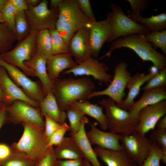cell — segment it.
<instances>
[{"instance_id":"cell-1","label":"cell","mask_w":166,"mask_h":166,"mask_svg":"<svg viewBox=\"0 0 166 166\" xmlns=\"http://www.w3.org/2000/svg\"><path fill=\"white\" fill-rule=\"evenodd\" d=\"M95 88V84L89 77H70L53 81L52 92L59 108L65 111L74 102L88 99Z\"/></svg>"},{"instance_id":"cell-2","label":"cell","mask_w":166,"mask_h":166,"mask_svg":"<svg viewBox=\"0 0 166 166\" xmlns=\"http://www.w3.org/2000/svg\"><path fill=\"white\" fill-rule=\"evenodd\" d=\"M127 48L133 51L143 61L151 62L160 70L166 67V57L156 51L152 44L148 42L144 35L135 34L119 38L113 41L106 53L100 58H110L115 49Z\"/></svg>"},{"instance_id":"cell-3","label":"cell","mask_w":166,"mask_h":166,"mask_svg":"<svg viewBox=\"0 0 166 166\" xmlns=\"http://www.w3.org/2000/svg\"><path fill=\"white\" fill-rule=\"evenodd\" d=\"M58 8V15L55 28L68 45L77 30L90 26L92 21L81 11L77 0H63Z\"/></svg>"},{"instance_id":"cell-4","label":"cell","mask_w":166,"mask_h":166,"mask_svg":"<svg viewBox=\"0 0 166 166\" xmlns=\"http://www.w3.org/2000/svg\"><path fill=\"white\" fill-rule=\"evenodd\" d=\"M22 125L23 131L21 136L11 146L15 152L36 162L49 148L48 139L44 129L25 123Z\"/></svg>"},{"instance_id":"cell-5","label":"cell","mask_w":166,"mask_h":166,"mask_svg":"<svg viewBox=\"0 0 166 166\" xmlns=\"http://www.w3.org/2000/svg\"><path fill=\"white\" fill-rule=\"evenodd\" d=\"M99 103L105 110L108 129L109 132L126 135L135 131L138 120L132 118L128 111L121 108L109 97L102 99Z\"/></svg>"},{"instance_id":"cell-6","label":"cell","mask_w":166,"mask_h":166,"mask_svg":"<svg viewBox=\"0 0 166 166\" xmlns=\"http://www.w3.org/2000/svg\"><path fill=\"white\" fill-rule=\"evenodd\" d=\"M110 8L111 10L107 14L106 19L111 26L112 32L107 42L130 35H144L150 32L146 27L126 15L120 6L111 3Z\"/></svg>"},{"instance_id":"cell-7","label":"cell","mask_w":166,"mask_h":166,"mask_svg":"<svg viewBox=\"0 0 166 166\" xmlns=\"http://www.w3.org/2000/svg\"><path fill=\"white\" fill-rule=\"evenodd\" d=\"M38 32L31 30L14 48L0 54V58L19 68L27 76H35L32 70L24 63L35 53V40Z\"/></svg>"},{"instance_id":"cell-8","label":"cell","mask_w":166,"mask_h":166,"mask_svg":"<svg viewBox=\"0 0 166 166\" xmlns=\"http://www.w3.org/2000/svg\"><path fill=\"white\" fill-rule=\"evenodd\" d=\"M127 65L124 61L119 63L114 69L113 79L108 87L100 91H93L89 95L88 99L102 96H107L120 106L125 96L124 90L132 76L127 69Z\"/></svg>"},{"instance_id":"cell-9","label":"cell","mask_w":166,"mask_h":166,"mask_svg":"<svg viewBox=\"0 0 166 166\" xmlns=\"http://www.w3.org/2000/svg\"><path fill=\"white\" fill-rule=\"evenodd\" d=\"M6 111L8 122L14 124L25 123L44 129V117L39 108L18 100L6 105Z\"/></svg>"},{"instance_id":"cell-10","label":"cell","mask_w":166,"mask_h":166,"mask_svg":"<svg viewBox=\"0 0 166 166\" xmlns=\"http://www.w3.org/2000/svg\"><path fill=\"white\" fill-rule=\"evenodd\" d=\"M25 13L30 31L49 30L55 28L58 9L49 8L47 0L41 1L36 6H28Z\"/></svg>"},{"instance_id":"cell-11","label":"cell","mask_w":166,"mask_h":166,"mask_svg":"<svg viewBox=\"0 0 166 166\" xmlns=\"http://www.w3.org/2000/svg\"><path fill=\"white\" fill-rule=\"evenodd\" d=\"M120 140L125 153L137 166L142 164L150 153L153 145L149 138L135 131L128 135H120Z\"/></svg>"},{"instance_id":"cell-12","label":"cell","mask_w":166,"mask_h":166,"mask_svg":"<svg viewBox=\"0 0 166 166\" xmlns=\"http://www.w3.org/2000/svg\"><path fill=\"white\" fill-rule=\"evenodd\" d=\"M0 66L6 69L10 78L29 97L39 102L43 100L45 95L38 82L31 80L19 68L0 58Z\"/></svg>"},{"instance_id":"cell-13","label":"cell","mask_w":166,"mask_h":166,"mask_svg":"<svg viewBox=\"0 0 166 166\" xmlns=\"http://www.w3.org/2000/svg\"><path fill=\"white\" fill-rule=\"evenodd\" d=\"M109 69L105 63L91 57L73 68L64 71L63 74H71L75 76H91L100 82L109 84L113 77L108 73Z\"/></svg>"},{"instance_id":"cell-14","label":"cell","mask_w":166,"mask_h":166,"mask_svg":"<svg viewBox=\"0 0 166 166\" xmlns=\"http://www.w3.org/2000/svg\"><path fill=\"white\" fill-rule=\"evenodd\" d=\"M166 114V101H161L142 108L138 114L135 131L142 136L155 129L159 120Z\"/></svg>"},{"instance_id":"cell-15","label":"cell","mask_w":166,"mask_h":166,"mask_svg":"<svg viewBox=\"0 0 166 166\" xmlns=\"http://www.w3.org/2000/svg\"><path fill=\"white\" fill-rule=\"evenodd\" d=\"M0 85L4 92L3 101L6 106L19 100L25 101L34 107L39 108V102L27 96L10 78L6 69L1 66H0Z\"/></svg>"},{"instance_id":"cell-16","label":"cell","mask_w":166,"mask_h":166,"mask_svg":"<svg viewBox=\"0 0 166 166\" xmlns=\"http://www.w3.org/2000/svg\"><path fill=\"white\" fill-rule=\"evenodd\" d=\"M90 26L84 27L77 30L68 44V53L75 58L77 64L91 57L89 38Z\"/></svg>"},{"instance_id":"cell-17","label":"cell","mask_w":166,"mask_h":166,"mask_svg":"<svg viewBox=\"0 0 166 166\" xmlns=\"http://www.w3.org/2000/svg\"><path fill=\"white\" fill-rule=\"evenodd\" d=\"M112 32L108 20L92 22L89 27V42L91 56L97 58L104 43L109 38Z\"/></svg>"},{"instance_id":"cell-18","label":"cell","mask_w":166,"mask_h":166,"mask_svg":"<svg viewBox=\"0 0 166 166\" xmlns=\"http://www.w3.org/2000/svg\"><path fill=\"white\" fill-rule=\"evenodd\" d=\"M91 128L86 132L87 137L91 144L101 148L119 150L123 149L120 143V135L99 129L89 122Z\"/></svg>"},{"instance_id":"cell-19","label":"cell","mask_w":166,"mask_h":166,"mask_svg":"<svg viewBox=\"0 0 166 166\" xmlns=\"http://www.w3.org/2000/svg\"><path fill=\"white\" fill-rule=\"evenodd\" d=\"M89 122L85 116L82 120L79 130L75 133H70V137L76 143L84 159L88 161L92 166H102L87 136L85 126Z\"/></svg>"},{"instance_id":"cell-20","label":"cell","mask_w":166,"mask_h":166,"mask_svg":"<svg viewBox=\"0 0 166 166\" xmlns=\"http://www.w3.org/2000/svg\"><path fill=\"white\" fill-rule=\"evenodd\" d=\"M77 64L69 53L52 55L47 60L46 67L49 77L53 82L59 78L61 72L73 68Z\"/></svg>"},{"instance_id":"cell-21","label":"cell","mask_w":166,"mask_h":166,"mask_svg":"<svg viewBox=\"0 0 166 166\" xmlns=\"http://www.w3.org/2000/svg\"><path fill=\"white\" fill-rule=\"evenodd\" d=\"M166 99V86L144 91L141 98L135 102L128 110L133 118L138 120V114L143 108Z\"/></svg>"},{"instance_id":"cell-22","label":"cell","mask_w":166,"mask_h":166,"mask_svg":"<svg viewBox=\"0 0 166 166\" xmlns=\"http://www.w3.org/2000/svg\"><path fill=\"white\" fill-rule=\"evenodd\" d=\"M46 57L35 53L24 64L33 72L34 76L39 79L43 91L46 95L52 91L53 82L50 79L47 72Z\"/></svg>"},{"instance_id":"cell-23","label":"cell","mask_w":166,"mask_h":166,"mask_svg":"<svg viewBox=\"0 0 166 166\" xmlns=\"http://www.w3.org/2000/svg\"><path fill=\"white\" fill-rule=\"evenodd\" d=\"M93 149L98 157L107 166H137L135 162L126 155L123 148L113 150L96 146Z\"/></svg>"},{"instance_id":"cell-24","label":"cell","mask_w":166,"mask_h":166,"mask_svg":"<svg viewBox=\"0 0 166 166\" xmlns=\"http://www.w3.org/2000/svg\"><path fill=\"white\" fill-rule=\"evenodd\" d=\"M156 74L151 73L146 74L145 73L137 72L132 76L127 85L126 88L128 90V94L119 107L128 110L134 103V100L138 95L141 86Z\"/></svg>"},{"instance_id":"cell-25","label":"cell","mask_w":166,"mask_h":166,"mask_svg":"<svg viewBox=\"0 0 166 166\" xmlns=\"http://www.w3.org/2000/svg\"><path fill=\"white\" fill-rule=\"evenodd\" d=\"M39 104V108L43 115L45 114L61 124L65 122L67 118L65 111L59 108L52 91L46 95Z\"/></svg>"},{"instance_id":"cell-26","label":"cell","mask_w":166,"mask_h":166,"mask_svg":"<svg viewBox=\"0 0 166 166\" xmlns=\"http://www.w3.org/2000/svg\"><path fill=\"white\" fill-rule=\"evenodd\" d=\"M70 107L77 109L85 115H88L97 121L103 130L108 129L105 114L103 112V107L97 104L90 103L88 101H76L73 103Z\"/></svg>"},{"instance_id":"cell-27","label":"cell","mask_w":166,"mask_h":166,"mask_svg":"<svg viewBox=\"0 0 166 166\" xmlns=\"http://www.w3.org/2000/svg\"><path fill=\"white\" fill-rule=\"evenodd\" d=\"M128 16L146 27L150 32L161 31L166 30V14L162 13L148 18L133 13L130 10L127 11Z\"/></svg>"},{"instance_id":"cell-28","label":"cell","mask_w":166,"mask_h":166,"mask_svg":"<svg viewBox=\"0 0 166 166\" xmlns=\"http://www.w3.org/2000/svg\"><path fill=\"white\" fill-rule=\"evenodd\" d=\"M57 160L83 159L78 148L71 137H65L61 143L54 148Z\"/></svg>"},{"instance_id":"cell-29","label":"cell","mask_w":166,"mask_h":166,"mask_svg":"<svg viewBox=\"0 0 166 166\" xmlns=\"http://www.w3.org/2000/svg\"><path fill=\"white\" fill-rule=\"evenodd\" d=\"M35 53L47 59L52 55L51 38L49 30L38 32L35 40Z\"/></svg>"},{"instance_id":"cell-30","label":"cell","mask_w":166,"mask_h":166,"mask_svg":"<svg viewBox=\"0 0 166 166\" xmlns=\"http://www.w3.org/2000/svg\"><path fill=\"white\" fill-rule=\"evenodd\" d=\"M17 40L14 33L3 23H0V54L9 51Z\"/></svg>"},{"instance_id":"cell-31","label":"cell","mask_w":166,"mask_h":166,"mask_svg":"<svg viewBox=\"0 0 166 166\" xmlns=\"http://www.w3.org/2000/svg\"><path fill=\"white\" fill-rule=\"evenodd\" d=\"M15 35L17 40H20L25 38L30 31L25 11H18L15 21Z\"/></svg>"},{"instance_id":"cell-32","label":"cell","mask_w":166,"mask_h":166,"mask_svg":"<svg viewBox=\"0 0 166 166\" xmlns=\"http://www.w3.org/2000/svg\"><path fill=\"white\" fill-rule=\"evenodd\" d=\"M49 30L51 38L52 55L68 53V45L56 28Z\"/></svg>"},{"instance_id":"cell-33","label":"cell","mask_w":166,"mask_h":166,"mask_svg":"<svg viewBox=\"0 0 166 166\" xmlns=\"http://www.w3.org/2000/svg\"><path fill=\"white\" fill-rule=\"evenodd\" d=\"M147 41L156 47L160 48L166 55V30L161 31L150 32L144 35Z\"/></svg>"},{"instance_id":"cell-34","label":"cell","mask_w":166,"mask_h":166,"mask_svg":"<svg viewBox=\"0 0 166 166\" xmlns=\"http://www.w3.org/2000/svg\"><path fill=\"white\" fill-rule=\"evenodd\" d=\"M65 111L69 122L70 133H75L80 129L82 120L85 115L78 110L72 107Z\"/></svg>"},{"instance_id":"cell-35","label":"cell","mask_w":166,"mask_h":166,"mask_svg":"<svg viewBox=\"0 0 166 166\" xmlns=\"http://www.w3.org/2000/svg\"><path fill=\"white\" fill-rule=\"evenodd\" d=\"M17 12L10 0H8L5 7L1 12L2 14V23L6 25L15 34V21Z\"/></svg>"},{"instance_id":"cell-36","label":"cell","mask_w":166,"mask_h":166,"mask_svg":"<svg viewBox=\"0 0 166 166\" xmlns=\"http://www.w3.org/2000/svg\"><path fill=\"white\" fill-rule=\"evenodd\" d=\"M166 86V67L151 78L147 83L141 88L144 91Z\"/></svg>"},{"instance_id":"cell-37","label":"cell","mask_w":166,"mask_h":166,"mask_svg":"<svg viewBox=\"0 0 166 166\" xmlns=\"http://www.w3.org/2000/svg\"><path fill=\"white\" fill-rule=\"evenodd\" d=\"M149 138L154 145L166 154V130L157 128L152 130Z\"/></svg>"},{"instance_id":"cell-38","label":"cell","mask_w":166,"mask_h":166,"mask_svg":"<svg viewBox=\"0 0 166 166\" xmlns=\"http://www.w3.org/2000/svg\"><path fill=\"white\" fill-rule=\"evenodd\" d=\"M34 162L23 155L14 152L13 155L9 159L2 163V166H34Z\"/></svg>"},{"instance_id":"cell-39","label":"cell","mask_w":166,"mask_h":166,"mask_svg":"<svg viewBox=\"0 0 166 166\" xmlns=\"http://www.w3.org/2000/svg\"><path fill=\"white\" fill-rule=\"evenodd\" d=\"M68 131H70V127L66 122L61 124L60 127L49 137L48 147L56 146L60 144L63 140L65 134Z\"/></svg>"},{"instance_id":"cell-40","label":"cell","mask_w":166,"mask_h":166,"mask_svg":"<svg viewBox=\"0 0 166 166\" xmlns=\"http://www.w3.org/2000/svg\"><path fill=\"white\" fill-rule=\"evenodd\" d=\"M162 151L152 145L149 155L140 166H160Z\"/></svg>"},{"instance_id":"cell-41","label":"cell","mask_w":166,"mask_h":166,"mask_svg":"<svg viewBox=\"0 0 166 166\" xmlns=\"http://www.w3.org/2000/svg\"><path fill=\"white\" fill-rule=\"evenodd\" d=\"M57 160L54 153V148L50 147L36 162L34 166H56Z\"/></svg>"},{"instance_id":"cell-42","label":"cell","mask_w":166,"mask_h":166,"mask_svg":"<svg viewBox=\"0 0 166 166\" xmlns=\"http://www.w3.org/2000/svg\"><path fill=\"white\" fill-rule=\"evenodd\" d=\"M43 116L45 121L44 132L49 140L50 136L60 127L61 124L45 114H44Z\"/></svg>"},{"instance_id":"cell-43","label":"cell","mask_w":166,"mask_h":166,"mask_svg":"<svg viewBox=\"0 0 166 166\" xmlns=\"http://www.w3.org/2000/svg\"><path fill=\"white\" fill-rule=\"evenodd\" d=\"M133 13L140 15L148 8L149 1L148 0H127Z\"/></svg>"},{"instance_id":"cell-44","label":"cell","mask_w":166,"mask_h":166,"mask_svg":"<svg viewBox=\"0 0 166 166\" xmlns=\"http://www.w3.org/2000/svg\"><path fill=\"white\" fill-rule=\"evenodd\" d=\"M79 7L83 14L90 20L96 21V18L89 0H77Z\"/></svg>"},{"instance_id":"cell-45","label":"cell","mask_w":166,"mask_h":166,"mask_svg":"<svg viewBox=\"0 0 166 166\" xmlns=\"http://www.w3.org/2000/svg\"><path fill=\"white\" fill-rule=\"evenodd\" d=\"M14 152L11 145L0 143V164L10 159Z\"/></svg>"},{"instance_id":"cell-46","label":"cell","mask_w":166,"mask_h":166,"mask_svg":"<svg viewBox=\"0 0 166 166\" xmlns=\"http://www.w3.org/2000/svg\"><path fill=\"white\" fill-rule=\"evenodd\" d=\"M84 160H57L56 166H84Z\"/></svg>"},{"instance_id":"cell-47","label":"cell","mask_w":166,"mask_h":166,"mask_svg":"<svg viewBox=\"0 0 166 166\" xmlns=\"http://www.w3.org/2000/svg\"><path fill=\"white\" fill-rule=\"evenodd\" d=\"M17 11L26 10L28 6L25 0H10Z\"/></svg>"},{"instance_id":"cell-48","label":"cell","mask_w":166,"mask_h":166,"mask_svg":"<svg viewBox=\"0 0 166 166\" xmlns=\"http://www.w3.org/2000/svg\"><path fill=\"white\" fill-rule=\"evenodd\" d=\"M8 122V121L6 111V105L5 104L0 112V129L4 125Z\"/></svg>"},{"instance_id":"cell-49","label":"cell","mask_w":166,"mask_h":166,"mask_svg":"<svg viewBox=\"0 0 166 166\" xmlns=\"http://www.w3.org/2000/svg\"><path fill=\"white\" fill-rule=\"evenodd\" d=\"M157 129L166 130V115L162 117L158 121L156 126Z\"/></svg>"},{"instance_id":"cell-50","label":"cell","mask_w":166,"mask_h":166,"mask_svg":"<svg viewBox=\"0 0 166 166\" xmlns=\"http://www.w3.org/2000/svg\"><path fill=\"white\" fill-rule=\"evenodd\" d=\"M63 0H51L50 8H58L61 3Z\"/></svg>"},{"instance_id":"cell-51","label":"cell","mask_w":166,"mask_h":166,"mask_svg":"<svg viewBox=\"0 0 166 166\" xmlns=\"http://www.w3.org/2000/svg\"><path fill=\"white\" fill-rule=\"evenodd\" d=\"M28 6H36L41 2L40 0H25Z\"/></svg>"},{"instance_id":"cell-52","label":"cell","mask_w":166,"mask_h":166,"mask_svg":"<svg viewBox=\"0 0 166 166\" xmlns=\"http://www.w3.org/2000/svg\"><path fill=\"white\" fill-rule=\"evenodd\" d=\"M159 70L154 65L151 66L149 68V73H152L155 74H157Z\"/></svg>"},{"instance_id":"cell-53","label":"cell","mask_w":166,"mask_h":166,"mask_svg":"<svg viewBox=\"0 0 166 166\" xmlns=\"http://www.w3.org/2000/svg\"><path fill=\"white\" fill-rule=\"evenodd\" d=\"M8 0H0V11L1 12L7 4Z\"/></svg>"},{"instance_id":"cell-54","label":"cell","mask_w":166,"mask_h":166,"mask_svg":"<svg viewBox=\"0 0 166 166\" xmlns=\"http://www.w3.org/2000/svg\"><path fill=\"white\" fill-rule=\"evenodd\" d=\"M4 98V94L1 85H0V100L3 101Z\"/></svg>"},{"instance_id":"cell-55","label":"cell","mask_w":166,"mask_h":166,"mask_svg":"<svg viewBox=\"0 0 166 166\" xmlns=\"http://www.w3.org/2000/svg\"><path fill=\"white\" fill-rule=\"evenodd\" d=\"M84 166H92L88 161L84 159Z\"/></svg>"},{"instance_id":"cell-56","label":"cell","mask_w":166,"mask_h":166,"mask_svg":"<svg viewBox=\"0 0 166 166\" xmlns=\"http://www.w3.org/2000/svg\"><path fill=\"white\" fill-rule=\"evenodd\" d=\"M5 104V103L3 101L0 100V112L2 109Z\"/></svg>"},{"instance_id":"cell-57","label":"cell","mask_w":166,"mask_h":166,"mask_svg":"<svg viewBox=\"0 0 166 166\" xmlns=\"http://www.w3.org/2000/svg\"><path fill=\"white\" fill-rule=\"evenodd\" d=\"M2 14L1 12L0 11V23H2Z\"/></svg>"},{"instance_id":"cell-58","label":"cell","mask_w":166,"mask_h":166,"mask_svg":"<svg viewBox=\"0 0 166 166\" xmlns=\"http://www.w3.org/2000/svg\"><path fill=\"white\" fill-rule=\"evenodd\" d=\"M0 166H2L1 165H0Z\"/></svg>"},{"instance_id":"cell-59","label":"cell","mask_w":166,"mask_h":166,"mask_svg":"<svg viewBox=\"0 0 166 166\" xmlns=\"http://www.w3.org/2000/svg\"></svg>"}]
</instances>
